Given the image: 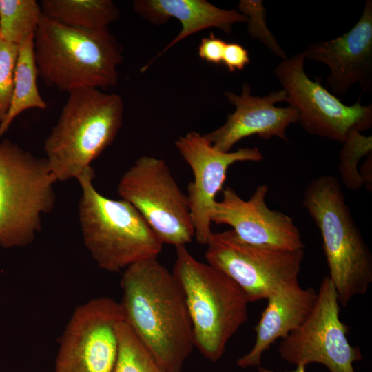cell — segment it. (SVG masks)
Wrapping results in <instances>:
<instances>
[{"label": "cell", "mask_w": 372, "mask_h": 372, "mask_svg": "<svg viewBox=\"0 0 372 372\" xmlns=\"http://www.w3.org/2000/svg\"><path fill=\"white\" fill-rule=\"evenodd\" d=\"M119 302L124 320L168 372H182L194 345L185 298L157 258L124 269Z\"/></svg>", "instance_id": "6da1fadb"}, {"label": "cell", "mask_w": 372, "mask_h": 372, "mask_svg": "<svg viewBox=\"0 0 372 372\" xmlns=\"http://www.w3.org/2000/svg\"><path fill=\"white\" fill-rule=\"evenodd\" d=\"M34 54L45 83L68 93L115 86L123 61L122 48L108 28H71L43 14L34 35Z\"/></svg>", "instance_id": "7a4b0ae2"}, {"label": "cell", "mask_w": 372, "mask_h": 372, "mask_svg": "<svg viewBox=\"0 0 372 372\" xmlns=\"http://www.w3.org/2000/svg\"><path fill=\"white\" fill-rule=\"evenodd\" d=\"M172 273L184 293L194 345L215 362L248 319V300L240 287L209 263L196 259L186 246L176 247Z\"/></svg>", "instance_id": "3957f363"}, {"label": "cell", "mask_w": 372, "mask_h": 372, "mask_svg": "<svg viewBox=\"0 0 372 372\" xmlns=\"http://www.w3.org/2000/svg\"><path fill=\"white\" fill-rule=\"evenodd\" d=\"M56 125L46 138V161L56 181L77 178L114 141L124 105L116 94L96 88L68 93Z\"/></svg>", "instance_id": "277c9868"}, {"label": "cell", "mask_w": 372, "mask_h": 372, "mask_svg": "<svg viewBox=\"0 0 372 372\" xmlns=\"http://www.w3.org/2000/svg\"><path fill=\"white\" fill-rule=\"evenodd\" d=\"M302 205L317 225L340 304L367 292L372 282V255L334 176L324 174L307 186Z\"/></svg>", "instance_id": "5b68a950"}, {"label": "cell", "mask_w": 372, "mask_h": 372, "mask_svg": "<svg viewBox=\"0 0 372 372\" xmlns=\"http://www.w3.org/2000/svg\"><path fill=\"white\" fill-rule=\"evenodd\" d=\"M94 178L92 167L76 178L82 190L79 216L84 243L99 267L118 272L157 258L163 243L143 217L127 201L101 194Z\"/></svg>", "instance_id": "8992f818"}, {"label": "cell", "mask_w": 372, "mask_h": 372, "mask_svg": "<svg viewBox=\"0 0 372 372\" xmlns=\"http://www.w3.org/2000/svg\"><path fill=\"white\" fill-rule=\"evenodd\" d=\"M56 182L45 158H38L8 140L0 143V245L30 244L43 214L55 203Z\"/></svg>", "instance_id": "52a82bcc"}, {"label": "cell", "mask_w": 372, "mask_h": 372, "mask_svg": "<svg viewBox=\"0 0 372 372\" xmlns=\"http://www.w3.org/2000/svg\"><path fill=\"white\" fill-rule=\"evenodd\" d=\"M118 193L132 204L164 244L186 246L194 236L187 197L165 160L138 158L121 177Z\"/></svg>", "instance_id": "ba28073f"}, {"label": "cell", "mask_w": 372, "mask_h": 372, "mask_svg": "<svg viewBox=\"0 0 372 372\" xmlns=\"http://www.w3.org/2000/svg\"><path fill=\"white\" fill-rule=\"evenodd\" d=\"M207 245V262L232 279L249 302L267 299L280 287L298 281L304 249L285 250L249 244L232 229L212 232Z\"/></svg>", "instance_id": "9c48e42d"}, {"label": "cell", "mask_w": 372, "mask_h": 372, "mask_svg": "<svg viewBox=\"0 0 372 372\" xmlns=\"http://www.w3.org/2000/svg\"><path fill=\"white\" fill-rule=\"evenodd\" d=\"M304 51L282 60L274 74L287 96V103L298 112L301 126L308 133L344 143L349 132L369 130L372 126V105L344 104L319 80L304 71Z\"/></svg>", "instance_id": "30bf717a"}, {"label": "cell", "mask_w": 372, "mask_h": 372, "mask_svg": "<svg viewBox=\"0 0 372 372\" xmlns=\"http://www.w3.org/2000/svg\"><path fill=\"white\" fill-rule=\"evenodd\" d=\"M340 309L335 289L326 276L307 318L282 339L278 346L281 358L295 366L318 363L330 372H355L353 364L363 357L360 347L349 342V328L340 319Z\"/></svg>", "instance_id": "8fae6325"}, {"label": "cell", "mask_w": 372, "mask_h": 372, "mask_svg": "<svg viewBox=\"0 0 372 372\" xmlns=\"http://www.w3.org/2000/svg\"><path fill=\"white\" fill-rule=\"evenodd\" d=\"M120 303L104 296L76 308L59 340L54 372H113Z\"/></svg>", "instance_id": "7c38bea8"}, {"label": "cell", "mask_w": 372, "mask_h": 372, "mask_svg": "<svg viewBox=\"0 0 372 372\" xmlns=\"http://www.w3.org/2000/svg\"><path fill=\"white\" fill-rule=\"evenodd\" d=\"M175 146L194 174L187 196L198 242L207 245L212 234L211 215L217 193L222 189L228 168L239 161H260L264 158L256 148H239L223 152L216 149L196 131L180 136Z\"/></svg>", "instance_id": "4fadbf2b"}, {"label": "cell", "mask_w": 372, "mask_h": 372, "mask_svg": "<svg viewBox=\"0 0 372 372\" xmlns=\"http://www.w3.org/2000/svg\"><path fill=\"white\" fill-rule=\"evenodd\" d=\"M268 185H258L247 200L228 187L215 203L211 223L230 225L242 241L285 250L304 248L293 219L266 203Z\"/></svg>", "instance_id": "5bb4252c"}, {"label": "cell", "mask_w": 372, "mask_h": 372, "mask_svg": "<svg viewBox=\"0 0 372 372\" xmlns=\"http://www.w3.org/2000/svg\"><path fill=\"white\" fill-rule=\"evenodd\" d=\"M225 95L235 107L234 112L220 127L204 134L216 149L230 152L238 141L254 135L265 140L278 137L289 141L287 128L298 121V115L296 110L290 105L286 107L275 105L277 103L287 101L283 89L263 96H252L249 84L245 83L240 94L225 91Z\"/></svg>", "instance_id": "9a60e30c"}, {"label": "cell", "mask_w": 372, "mask_h": 372, "mask_svg": "<svg viewBox=\"0 0 372 372\" xmlns=\"http://www.w3.org/2000/svg\"><path fill=\"white\" fill-rule=\"evenodd\" d=\"M305 59L325 64L329 70L327 83L333 93L347 94L358 85L364 93L372 91V1L347 32L329 41L310 43Z\"/></svg>", "instance_id": "2e32d148"}, {"label": "cell", "mask_w": 372, "mask_h": 372, "mask_svg": "<svg viewBox=\"0 0 372 372\" xmlns=\"http://www.w3.org/2000/svg\"><path fill=\"white\" fill-rule=\"evenodd\" d=\"M317 298L312 288L303 289L299 281L280 287L267 298V304L254 327L251 349L237 360L241 368L259 366L262 354L279 338L298 329L310 314Z\"/></svg>", "instance_id": "e0dca14e"}, {"label": "cell", "mask_w": 372, "mask_h": 372, "mask_svg": "<svg viewBox=\"0 0 372 372\" xmlns=\"http://www.w3.org/2000/svg\"><path fill=\"white\" fill-rule=\"evenodd\" d=\"M132 6L138 15L154 25H163L171 18L178 20L181 25L177 36L142 68L141 72L191 34L209 28H218L229 34L234 24L247 21L245 16L236 9H222L205 0H136Z\"/></svg>", "instance_id": "ac0fdd59"}, {"label": "cell", "mask_w": 372, "mask_h": 372, "mask_svg": "<svg viewBox=\"0 0 372 372\" xmlns=\"http://www.w3.org/2000/svg\"><path fill=\"white\" fill-rule=\"evenodd\" d=\"M40 6L44 16L79 29L106 28L120 17L111 0H42Z\"/></svg>", "instance_id": "d6986e66"}, {"label": "cell", "mask_w": 372, "mask_h": 372, "mask_svg": "<svg viewBox=\"0 0 372 372\" xmlns=\"http://www.w3.org/2000/svg\"><path fill=\"white\" fill-rule=\"evenodd\" d=\"M34 35L26 37L19 45L12 101L5 118L0 123V137L23 111L32 108L44 110L47 107L37 86L39 74L34 54Z\"/></svg>", "instance_id": "ffe728a7"}, {"label": "cell", "mask_w": 372, "mask_h": 372, "mask_svg": "<svg viewBox=\"0 0 372 372\" xmlns=\"http://www.w3.org/2000/svg\"><path fill=\"white\" fill-rule=\"evenodd\" d=\"M42 16L35 0H0V37L19 45L34 34Z\"/></svg>", "instance_id": "44dd1931"}, {"label": "cell", "mask_w": 372, "mask_h": 372, "mask_svg": "<svg viewBox=\"0 0 372 372\" xmlns=\"http://www.w3.org/2000/svg\"><path fill=\"white\" fill-rule=\"evenodd\" d=\"M116 331L118 353L113 372H168L124 320L117 324Z\"/></svg>", "instance_id": "7402d4cb"}, {"label": "cell", "mask_w": 372, "mask_h": 372, "mask_svg": "<svg viewBox=\"0 0 372 372\" xmlns=\"http://www.w3.org/2000/svg\"><path fill=\"white\" fill-rule=\"evenodd\" d=\"M372 136H365L353 129L349 132L340 152L339 172L344 185L351 190L364 186L359 173L358 163L371 154Z\"/></svg>", "instance_id": "603a6c76"}, {"label": "cell", "mask_w": 372, "mask_h": 372, "mask_svg": "<svg viewBox=\"0 0 372 372\" xmlns=\"http://www.w3.org/2000/svg\"><path fill=\"white\" fill-rule=\"evenodd\" d=\"M238 11L245 16L247 30L252 38L262 43L282 60L287 58L285 52L267 26V10L262 0H240Z\"/></svg>", "instance_id": "cb8c5ba5"}, {"label": "cell", "mask_w": 372, "mask_h": 372, "mask_svg": "<svg viewBox=\"0 0 372 372\" xmlns=\"http://www.w3.org/2000/svg\"><path fill=\"white\" fill-rule=\"evenodd\" d=\"M19 45L0 37V123L9 110L14 87Z\"/></svg>", "instance_id": "d4e9b609"}, {"label": "cell", "mask_w": 372, "mask_h": 372, "mask_svg": "<svg viewBox=\"0 0 372 372\" xmlns=\"http://www.w3.org/2000/svg\"><path fill=\"white\" fill-rule=\"evenodd\" d=\"M226 42L216 37L213 33L203 38L198 46V55L206 61L218 65L222 63Z\"/></svg>", "instance_id": "484cf974"}, {"label": "cell", "mask_w": 372, "mask_h": 372, "mask_svg": "<svg viewBox=\"0 0 372 372\" xmlns=\"http://www.w3.org/2000/svg\"><path fill=\"white\" fill-rule=\"evenodd\" d=\"M250 62L249 52L237 43H227L222 63L229 71L242 70Z\"/></svg>", "instance_id": "4316f807"}, {"label": "cell", "mask_w": 372, "mask_h": 372, "mask_svg": "<svg viewBox=\"0 0 372 372\" xmlns=\"http://www.w3.org/2000/svg\"><path fill=\"white\" fill-rule=\"evenodd\" d=\"M360 175L362 179L364 185L368 190L371 191L372 187V158L371 154L369 155L361 168L359 169Z\"/></svg>", "instance_id": "83f0119b"}, {"label": "cell", "mask_w": 372, "mask_h": 372, "mask_svg": "<svg viewBox=\"0 0 372 372\" xmlns=\"http://www.w3.org/2000/svg\"><path fill=\"white\" fill-rule=\"evenodd\" d=\"M305 369H306V366L304 365H298V366H296V368L295 370L292 371H287V372H305ZM258 372H277V371H274L273 370H271V369H268L267 368H265V367H262L260 366H258Z\"/></svg>", "instance_id": "f1b7e54d"}]
</instances>
